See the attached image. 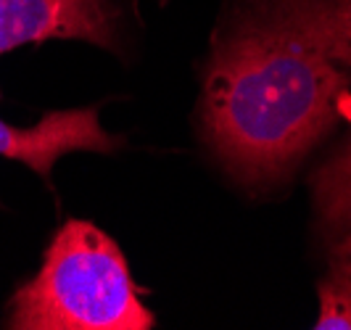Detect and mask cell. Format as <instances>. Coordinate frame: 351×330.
<instances>
[{"label":"cell","mask_w":351,"mask_h":330,"mask_svg":"<svg viewBox=\"0 0 351 330\" xmlns=\"http://www.w3.org/2000/svg\"><path fill=\"white\" fill-rule=\"evenodd\" d=\"M351 0H238L211 43L201 132L243 185L280 182L341 122Z\"/></svg>","instance_id":"obj_1"},{"label":"cell","mask_w":351,"mask_h":330,"mask_svg":"<svg viewBox=\"0 0 351 330\" xmlns=\"http://www.w3.org/2000/svg\"><path fill=\"white\" fill-rule=\"evenodd\" d=\"M122 248L101 227L69 220L53 235L43 267L11 298L14 330H151Z\"/></svg>","instance_id":"obj_2"},{"label":"cell","mask_w":351,"mask_h":330,"mask_svg":"<svg viewBox=\"0 0 351 330\" xmlns=\"http://www.w3.org/2000/svg\"><path fill=\"white\" fill-rule=\"evenodd\" d=\"M117 35L114 0H0V56L43 40H82L114 51Z\"/></svg>","instance_id":"obj_3"},{"label":"cell","mask_w":351,"mask_h":330,"mask_svg":"<svg viewBox=\"0 0 351 330\" xmlns=\"http://www.w3.org/2000/svg\"><path fill=\"white\" fill-rule=\"evenodd\" d=\"M122 145L106 132L95 108L48 111L35 127H14L0 119V156L24 161L40 177H48L53 164L71 151L114 154Z\"/></svg>","instance_id":"obj_4"},{"label":"cell","mask_w":351,"mask_h":330,"mask_svg":"<svg viewBox=\"0 0 351 330\" xmlns=\"http://www.w3.org/2000/svg\"><path fill=\"white\" fill-rule=\"evenodd\" d=\"M341 119L349 122V138L312 174L317 225L330 244L351 233V93L341 104Z\"/></svg>","instance_id":"obj_5"},{"label":"cell","mask_w":351,"mask_h":330,"mask_svg":"<svg viewBox=\"0 0 351 330\" xmlns=\"http://www.w3.org/2000/svg\"><path fill=\"white\" fill-rule=\"evenodd\" d=\"M317 330H351V233L330 244L328 272L317 283Z\"/></svg>","instance_id":"obj_6"}]
</instances>
